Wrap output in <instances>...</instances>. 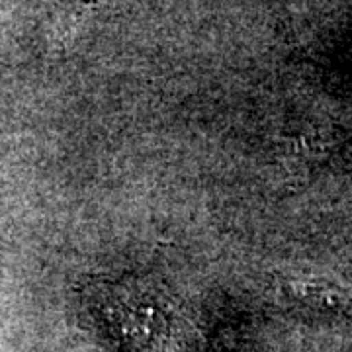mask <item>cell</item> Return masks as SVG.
Instances as JSON below:
<instances>
[{
  "label": "cell",
  "mask_w": 352,
  "mask_h": 352,
  "mask_svg": "<svg viewBox=\"0 0 352 352\" xmlns=\"http://www.w3.org/2000/svg\"><path fill=\"white\" fill-rule=\"evenodd\" d=\"M289 302L314 311H339L349 303L346 289L323 280H289L284 284Z\"/></svg>",
  "instance_id": "cell-1"
}]
</instances>
